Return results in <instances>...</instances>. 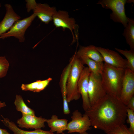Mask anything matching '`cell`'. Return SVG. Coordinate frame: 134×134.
Wrapping results in <instances>:
<instances>
[{"mask_svg": "<svg viewBox=\"0 0 134 134\" xmlns=\"http://www.w3.org/2000/svg\"><path fill=\"white\" fill-rule=\"evenodd\" d=\"M88 89L91 106L106 94L102 84L101 75L95 74L91 72Z\"/></svg>", "mask_w": 134, "mask_h": 134, "instance_id": "cell-7", "label": "cell"}, {"mask_svg": "<svg viewBox=\"0 0 134 134\" xmlns=\"http://www.w3.org/2000/svg\"><path fill=\"white\" fill-rule=\"evenodd\" d=\"M127 109L119 98L106 94L85 112L91 126L106 133L124 124L127 117Z\"/></svg>", "mask_w": 134, "mask_h": 134, "instance_id": "cell-1", "label": "cell"}, {"mask_svg": "<svg viewBox=\"0 0 134 134\" xmlns=\"http://www.w3.org/2000/svg\"><path fill=\"white\" fill-rule=\"evenodd\" d=\"M4 6L6 12L4 17L0 22V36L8 31L14 23L21 18L15 12L10 4H6Z\"/></svg>", "mask_w": 134, "mask_h": 134, "instance_id": "cell-14", "label": "cell"}, {"mask_svg": "<svg viewBox=\"0 0 134 134\" xmlns=\"http://www.w3.org/2000/svg\"><path fill=\"white\" fill-rule=\"evenodd\" d=\"M61 134H66L63 132ZM79 134H89L86 132H85L83 133H80Z\"/></svg>", "mask_w": 134, "mask_h": 134, "instance_id": "cell-31", "label": "cell"}, {"mask_svg": "<svg viewBox=\"0 0 134 134\" xmlns=\"http://www.w3.org/2000/svg\"><path fill=\"white\" fill-rule=\"evenodd\" d=\"M50 128V131L57 134H62L67 130L68 120L66 119H59L56 115H52L46 122Z\"/></svg>", "mask_w": 134, "mask_h": 134, "instance_id": "cell-17", "label": "cell"}, {"mask_svg": "<svg viewBox=\"0 0 134 134\" xmlns=\"http://www.w3.org/2000/svg\"><path fill=\"white\" fill-rule=\"evenodd\" d=\"M25 1L27 11L28 12H29L33 10L37 3L34 0H26Z\"/></svg>", "mask_w": 134, "mask_h": 134, "instance_id": "cell-27", "label": "cell"}, {"mask_svg": "<svg viewBox=\"0 0 134 134\" xmlns=\"http://www.w3.org/2000/svg\"><path fill=\"white\" fill-rule=\"evenodd\" d=\"M6 105L5 102H2L0 101V109L3 107H5Z\"/></svg>", "mask_w": 134, "mask_h": 134, "instance_id": "cell-30", "label": "cell"}, {"mask_svg": "<svg viewBox=\"0 0 134 134\" xmlns=\"http://www.w3.org/2000/svg\"><path fill=\"white\" fill-rule=\"evenodd\" d=\"M125 70L104 63L101 76L102 84L107 94L120 98Z\"/></svg>", "mask_w": 134, "mask_h": 134, "instance_id": "cell-2", "label": "cell"}, {"mask_svg": "<svg viewBox=\"0 0 134 134\" xmlns=\"http://www.w3.org/2000/svg\"><path fill=\"white\" fill-rule=\"evenodd\" d=\"M71 118V120L67 124V130L68 133H80L90 129L91 122L85 113L83 115L78 110H75L72 113Z\"/></svg>", "mask_w": 134, "mask_h": 134, "instance_id": "cell-8", "label": "cell"}, {"mask_svg": "<svg viewBox=\"0 0 134 134\" xmlns=\"http://www.w3.org/2000/svg\"><path fill=\"white\" fill-rule=\"evenodd\" d=\"M91 72L88 67H84L78 82L79 92L82 98V106L85 111L91 106L88 93V85Z\"/></svg>", "mask_w": 134, "mask_h": 134, "instance_id": "cell-11", "label": "cell"}, {"mask_svg": "<svg viewBox=\"0 0 134 134\" xmlns=\"http://www.w3.org/2000/svg\"><path fill=\"white\" fill-rule=\"evenodd\" d=\"M71 65V62L69 60V63L64 68L62 72L59 82V85L63 100V113L65 115L69 114L70 112L67 100L66 84Z\"/></svg>", "mask_w": 134, "mask_h": 134, "instance_id": "cell-15", "label": "cell"}, {"mask_svg": "<svg viewBox=\"0 0 134 134\" xmlns=\"http://www.w3.org/2000/svg\"><path fill=\"white\" fill-rule=\"evenodd\" d=\"M127 122L130 125L129 129L130 131L134 134V111L127 108Z\"/></svg>", "mask_w": 134, "mask_h": 134, "instance_id": "cell-26", "label": "cell"}, {"mask_svg": "<svg viewBox=\"0 0 134 134\" xmlns=\"http://www.w3.org/2000/svg\"><path fill=\"white\" fill-rule=\"evenodd\" d=\"M9 66V62L5 57L0 56V78L6 76Z\"/></svg>", "mask_w": 134, "mask_h": 134, "instance_id": "cell-24", "label": "cell"}, {"mask_svg": "<svg viewBox=\"0 0 134 134\" xmlns=\"http://www.w3.org/2000/svg\"><path fill=\"white\" fill-rule=\"evenodd\" d=\"M52 80V78L50 77L44 80H37L29 84H22L21 86V88L24 91L39 92L44 90Z\"/></svg>", "mask_w": 134, "mask_h": 134, "instance_id": "cell-19", "label": "cell"}, {"mask_svg": "<svg viewBox=\"0 0 134 134\" xmlns=\"http://www.w3.org/2000/svg\"><path fill=\"white\" fill-rule=\"evenodd\" d=\"M115 49L126 57L128 65V68L134 72V50L130 49L129 50H124L118 48Z\"/></svg>", "mask_w": 134, "mask_h": 134, "instance_id": "cell-23", "label": "cell"}, {"mask_svg": "<svg viewBox=\"0 0 134 134\" xmlns=\"http://www.w3.org/2000/svg\"><path fill=\"white\" fill-rule=\"evenodd\" d=\"M96 47L101 55L104 63L117 68L124 69L128 68L127 60L123 59L117 52L108 48Z\"/></svg>", "mask_w": 134, "mask_h": 134, "instance_id": "cell-10", "label": "cell"}, {"mask_svg": "<svg viewBox=\"0 0 134 134\" xmlns=\"http://www.w3.org/2000/svg\"><path fill=\"white\" fill-rule=\"evenodd\" d=\"M14 104L16 110L21 112L22 114L35 115L34 111L27 105L21 95H16Z\"/></svg>", "mask_w": 134, "mask_h": 134, "instance_id": "cell-22", "label": "cell"}, {"mask_svg": "<svg viewBox=\"0 0 134 134\" xmlns=\"http://www.w3.org/2000/svg\"><path fill=\"white\" fill-rule=\"evenodd\" d=\"M79 58L84 65H87L91 72L97 75H101L104 67L103 62H97L85 57Z\"/></svg>", "mask_w": 134, "mask_h": 134, "instance_id": "cell-20", "label": "cell"}, {"mask_svg": "<svg viewBox=\"0 0 134 134\" xmlns=\"http://www.w3.org/2000/svg\"><path fill=\"white\" fill-rule=\"evenodd\" d=\"M1 6V4L0 3V7Z\"/></svg>", "mask_w": 134, "mask_h": 134, "instance_id": "cell-32", "label": "cell"}, {"mask_svg": "<svg viewBox=\"0 0 134 134\" xmlns=\"http://www.w3.org/2000/svg\"><path fill=\"white\" fill-rule=\"evenodd\" d=\"M134 94V72L125 69L119 98L126 106Z\"/></svg>", "mask_w": 134, "mask_h": 134, "instance_id": "cell-9", "label": "cell"}, {"mask_svg": "<svg viewBox=\"0 0 134 134\" xmlns=\"http://www.w3.org/2000/svg\"><path fill=\"white\" fill-rule=\"evenodd\" d=\"M36 17L35 14L33 13L28 17L18 20L7 32L0 36V39L13 37L18 39L20 42H24L25 32Z\"/></svg>", "mask_w": 134, "mask_h": 134, "instance_id": "cell-5", "label": "cell"}, {"mask_svg": "<svg viewBox=\"0 0 134 134\" xmlns=\"http://www.w3.org/2000/svg\"><path fill=\"white\" fill-rule=\"evenodd\" d=\"M70 67L68 73L66 84V94L68 103L79 100L81 95L78 89L79 77L84 67L80 58L75 52L70 58Z\"/></svg>", "mask_w": 134, "mask_h": 134, "instance_id": "cell-3", "label": "cell"}, {"mask_svg": "<svg viewBox=\"0 0 134 134\" xmlns=\"http://www.w3.org/2000/svg\"><path fill=\"white\" fill-rule=\"evenodd\" d=\"M75 52L76 56L79 58L85 57L99 62H103L102 57L96 46L93 45L80 46L78 51Z\"/></svg>", "mask_w": 134, "mask_h": 134, "instance_id": "cell-16", "label": "cell"}, {"mask_svg": "<svg viewBox=\"0 0 134 134\" xmlns=\"http://www.w3.org/2000/svg\"><path fill=\"white\" fill-rule=\"evenodd\" d=\"M0 134H11L6 129L0 128Z\"/></svg>", "mask_w": 134, "mask_h": 134, "instance_id": "cell-29", "label": "cell"}, {"mask_svg": "<svg viewBox=\"0 0 134 134\" xmlns=\"http://www.w3.org/2000/svg\"><path fill=\"white\" fill-rule=\"evenodd\" d=\"M123 35L130 49L134 50V20L128 18L127 26L125 27Z\"/></svg>", "mask_w": 134, "mask_h": 134, "instance_id": "cell-21", "label": "cell"}, {"mask_svg": "<svg viewBox=\"0 0 134 134\" xmlns=\"http://www.w3.org/2000/svg\"><path fill=\"white\" fill-rule=\"evenodd\" d=\"M33 13L42 22L47 24L52 21L57 11L54 7H51L46 3H37L32 10Z\"/></svg>", "mask_w": 134, "mask_h": 134, "instance_id": "cell-13", "label": "cell"}, {"mask_svg": "<svg viewBox=\"0 0 134 134\" xmlns=\"http://www.w3.org/2000/svg\"><path fill=\"white\" fill-rule=\"evenodd\" d=\"M2 119H0L4 124L12 132L13 134H52L50 131H46L41 129L35 130L32 131H28L19 128L13 122L10 121L8 118L0 115Z\"/></svg>", "mask_w": 134, "mask_h": 134, "instance_id": "cell-18", "label": "cell"}, {"mask_svg": "<svg viewBox=\"0 0 134 134\" xmlns=\"http://www.w3.org/2000/svg\"><path fill=\"white\" fill-rule=\"evenodd\" d=\"M106 134H134L129 130L127 126L121 124L109 131Z\"/></svg>", "mask_w": 134, "mask_h": 134, "instance_id": "cell-25", "label": "cell"}, {"mask_svg": "<svg viewBox=\"0 0 134 134\" xmlns=\"http://www.w3.org/2000/svg\"><path fill=\"white\" fill-rule=\"evenodd\" d=\"M22 117L17 121L18 126L27 129H41L45 127L44 123L47 119L42 117H36L35 115L22 114Z\"/></svg>", "mask_w": 134, "mask_h": 134, "instance_id": "cell-12", "label": "cell"}, {"mask_svg": "<svg viewBox=\"0 0 134 134\" xmlns=\"http://www.w3.org/2000/svg\"><path fill=\"white\" fill-rule=\"evenodd\" d=\"M52 21L56 28H61L63 30L68 29L72 33L73 42L78 39L79 26L76 23L75 19L70 17L68 12L64 10L57 11L54 15Z\"/></svg>", "mask_w": 134, "mask_h": 134, "instance_id": "cell-6", "label": "cell"}, {"mask_svg": "<svg viewBox=\"0 0 134 134\" xmlns=\"http://www.w3.org/2000/svg\"></svg>", "mask_w": 134, "mask_h": 134, "instance_id": "cell-33", "label": "cell"}, {"mask_svg": "<svg viewBox=\"0 0 134 134\" xmlns=\"http://www.w3.org/2000/svg\"><path fill=\"white\" fill-rule=\"evenodd\" d=\"M127 2L126 0H100L97 4L104 8L111 10L110 19L115 22L121 23L125 27L128 24V17L125 14V6Z\"/></svg>", "mask_w": 134, "mask_h": 134, "instance_id": "cell-4", "label": "cell"}, {"mask_svg": "<svg viewBox=\"0 0 134 134\" xmlns=\"http://www.w3.org/2000/svg\"><path fill=\"white\" fill-rule=\"evenodd\" d=\"M127 108L134 111V96L129 100L126 106Z\"/></svg>", "mask_w": 134, "mask_h": 134, "instance_id": "cell-28", "label": "cell"}]
</instances>
